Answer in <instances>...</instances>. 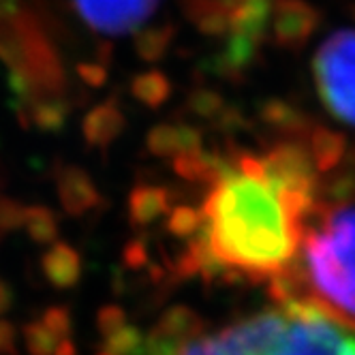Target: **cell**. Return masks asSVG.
Masks as SVG:
<instances>
[{
    "mask_svg": "<svg viewBox=\"0 0 355 355\" xmlns=\"http://www.w3.org/2000/svg\"><path fill=\"white\" fill-rule=\"evenodd\" d=\"M313 208L315 199L278 189L259 157L242 155L210 184L201 227L191 238L189 270L274 281L293 266Z\"/></svg>",
    "mask_w": 355,
    "mask_h": 355,
    "instance_id": "1",
    "label": "cell"
},
{
    "mask_svg": "<svg viewBox=\"0 0 355 355\" xmlns=\"http://www.w3.org/2000/svg\"><path fill=\"white\" fill-rule=\"evenodd\" d=\"M167 227L178 238H193L201 227V212L191 206H178L171 210Z\"/></svg>",
    "mask_w": 355,
    "mask_h": 355,
    "instance_id": "18",
    "label": "cell"
},
{
    "mask_svg": "<svg viewBox=\"0 0 355 355\" xmlns=\"http://www.w3.org/2000/svg\"><path fill=\"white\" fill-rule=\"evenodd\" d=\"M272 33L285 49H300L317 28V11L306 0H276L272 5Z\"/></svg>",
    "mask_w": 355,
    "mask_h": 355,
    "instance_id": "7",
    "label": "cell"
},
{
    "mask_svg": "<svg viewBox=\"0 0 355 355\" xmlns=\"http://www.w3.org/2000/svg\"><path fill=\"white\" fill-rule=\"evenodd\" d=\"M302 281L313 300L355 323V206L327 212L319 230L304 236Z\"/></svg>",
    "mask_w": 355,
    "mask_h": 355,
    "instance_id": "3",
    "label": "cell"
},
{
    "mask_svg": "<svg viewBox=\"0 0 355 355\" xmlns=\"http://www.w3.org/2000/svg\"><path fill=\"white\" fill-rule=\"evenodd\" d=\"M169 204L163 187H137L129 197V216L135 225H150L169 212Z\"/></svg>",
    "mask_w": 355,
    "mask_h": 355,
    "instance_id": "12",
    "label": "cell"
},
{
    "mask_svg": "<svg viewBox=\"0 0 355 355\" xmlns=\"http://www.w3.org/2000/svg\"><path fill=\"white\" fill-rule=\"evenodd\" d=\"M263 118L281 131H302L304 124H306V120L300 118L293 107H289L287 103H278V101H272L266 105Z\"/></svg>",
    "mask_w": 355,
    "mask_h": 355,
    "instance_id": "19",
    "label": "cell"
},
{
    "mask_svg": "<svg viewBox=\"0 0 355 355\" xmlns=\"http://www.w3.org/2000/svg\"><path fill=\"white\" fill-rule=\"evenodd\" d=\"M133 96L148 107H161L171 94V84L161 71L141 73L131 84Z\"/></svg>",
    "mask_w": 355,
    "mask_h": 355,
    "instance_id": "14",
    "label": "cell"
},
{
    "mask_svg": "<svg viewBox=\"0 0 355 355\" xmlns=\"http://www.w3.org/2000/svg\"><path fill=\"white\" fill-rule=\"evenodd\" d=\"M171 26H157V28H146L141 33H137L135 37V49L139 58L148 60V62H155L159 58L165 56L167 47L171 43Z\"/></svg>",
    "mask_w": 355,
    "mask_h": 355,
    "instance_id": "16",
    "label": "cell"
},
{
    "mask_svg": "<svg viewBox=\"0 0 355 355\" xmlns=\"http://www.w3.org/2000/svg\"><path fill=\"white\" fill-rule=\"evenodd\" d=\"M24 227L35 242L47 244L54 242L58 236V220L56 214L45 206H31L24 212Z\"/></svg>",
    "mask_w": 355,
    "mask_h": 355,
    "instance_id": "15",
    "label": "cell"
},
{
    "mask_svg": "<svg viewBox=\"0 0 355 355\" xmlns=\"http://www.w3.org/2000/svg\"><path fill=\"white\" fill-rule=\"evenodd\" d=\"M311 159L315 163V167L319 171H327L332 169L340 159H343V152H345V139L338 133H332L323 129V126H315L311 131Z\"/></svg>",
    "mask_w": 355,
    "mask_h": 355,
    "instance_id": "13",
    "label": "cell"
},
{
    "mask_svg": "<svg viewBox=\"0 0 355 355\" xmlns=\"http://www.w3.org/2000/svg\"><path fill=\"white\" fill-rule=\"evenodd\" d=\"M148 150L157 157H182L199 152L201 135L189 124H159L148 133Z\"/></svg>",
    "mask_w": 355,
    "mask_h": 355,
    "instance_id": "9",
    "label": "cell"
},
{
    "mask_svg": "<svg viewBox=\"0 0 355 355\" xmlns=\"http://www.w3.org/2000/svg\"><path fill=\"white\" fill-rule=\"evenodd\" d=\"M43 274L49 283L58 289H69L80 281L82 276V259L64 242H54L45 250V255L41 259Z\"/></svg>",
    "mask_w": 355,
    "mask_h": 355,
    "instance_id": "10",
    "label": "cell"
},
{
    "mask_svg": "<svg viewBox=\"0 0 355 355\" xmlns=\"http://www.w3.org/2000/svg\"><path fill=\"white\" fill-rule=\"evenodd\" d=\"M41 323H43V325L49 329V332L54 334V336H58L60 340H62V336H67V332H69V325H71V321H69V315H67V311H62V309L47 311Z\"/></svg>",
    "mask_w": 355,
    "mask_h": 355,
    "instance_id": "22",
    "label": "cell"
},
{
    "mask_svg": "<svg viewBox=\"0 0 355 355\" xmlns=\"http://www.w3.org/2000/svg\"><path fill=\"white\" fill-rule=\"evenodd\" d=\"M319 96L336 120L355 126V31L327 37L313 62Z\"/></svg>",
    "mask_w": 355,
    "mask_h": 355,
    "instance_id": "4",
    "label": "cell"
},
{
    "mask_svg": "<svg viewBox=\"0 0 355 355\" xmlns=\"http://www.w3.org/2000/svg\"><path fill=\"white\" fill-rule=\"evenodd\" d=\"M60 338L54 336L43 323H33L26 327V343L33 355H54Z\"/></svg>",
    "mask_w": 355,
    "mask_h": 355,
    "instance_id": "20",
    "label": "cell"
},
{
    "mask_svg": "<svg viewBox=\"0 0 355 355\" xmlns=\"http://www.w3.org/2000/svg\"><path fill=\"white\" fill-rule=\"evenodd\" d=\"M146 355H355V323L313 297L278 302L212 334L150 336Z\"/></svg>",
    "mask_w": 355,
    "mask_h": 355,
    "instance_id": "2",
    "label": "cell"
},
{
    "mask_svg": "<svg viewBox=\"0 0 355 355\" xmlns=\"http://www.w3.org/2000/svg\"><path fill=\"white\" fill-rule=\"evenodd\" d=\"M58 199L69 214H86L96 204L101 195L90 180V175L80 167H64L58 173Z\"/></svg>",
    "mask_w": 355,
    "mask_h": 355,
    "instance_id": "8",
    "label": "cell"
},
{
    "mask_svg": "<svg viewBox=\"0 0 355 355\" xmlns=\"http://www.w3.org/2000/svg\"><path fill=\"white\" fill-rule=\"evenodd\" d=\"M31 118L33 122L43 131H56L67 120V105L60 98H45V101H35L31 107Z\"/></svg>",
    "mask_w": 355,
    "mask_h": 355,
    "instance_id": "17",
    "label": "cell"
},
{
    "mask_svg": "<svg viewBox=\"0 0 355 355\" xmlns=\"http://www.w3.org/2000/svg\"><path fill=\"white\" fill-rule=\"evenodd\" d=\"M78 15L96 33L124 35L137 31L159 0H71Z\"/></svg>",
    "mask_w": 355,
    "mask_h": 355,
    "instance_id": "6",
    "label": "cell"
},
{
    "mask_svg": "<svg viewBox=\"0 0 355 355\" xmlns=\"http://www.w3.org/2000/svg\"><path fill=\"white\" fill-rule=\"evenodd\" d=\"M261 159L263 171L270 180L285 193L315 199L317 173L311 152L293 141H283L266 152Z\"/></svg>",
    "mask_w": 355,
    "mask_h": 355,
    "instance_id": "5",
    "label": "cell"
},
{
    "mask_svg": "<svg viewBox=\"0 0 355 355\" xmlns=\"http://www.w3.org/2000/svg\"><path fill=\"white\" fill-rule=\"evenodd\" d=\"M7 300H9V291H7L5 285H0V309L7 306Z\"/></svg>",
    "mask_w": 355,
    "mask_h": 355,
    "instance_id": "24",
    "label": "cell"
},
{
    "mask_svg": "<svg viewBox=\"0 0 355 355\" xmlns=\"http://www.w3.org/2000/svg\"><path fill=\"white\" fill-rule=\"evenodd\" d=\"M124 124V114L116 103H101L84 120V137L90 146L107 148L120 137Z\"/></svg>",
    "mask_w": 355,
    "mask_h": 355,
    "instance_id": "11",
    "label": "cell"
},
{
    "mask_svg": "<svg viewBox=\"0 0 355 355\" xmlns=\"http://www.w3.org/2000/svg\"><path fill=\"white\" fill-rule=\"evenodd\" d=\"M54 355H75V349H73V345L69 340H62Z\"/></svg>",
    "mask_w": 355,
    "mask_h": 355,
    "instance_id": "23",
    "label": "cell"
},
{
    "mask_svg": "<svg viewBox=\"0 0 355 355\" xmlns=\"http://www.w3.org/2000/svg\"><path fill=\"white\" fill-rule=\"evenodd\" d=\"M191 107H193V112L199 114V116L212 118V116H216V114L220 112V107H223V98H220L218 94L210 92V90H199V92H195L193 98H191Z\"/></svg>",
    "mask_w": 355,
    "mask_h": 355,
    "instance_id": "21",
    "label": "cell"
}]
</instances>
